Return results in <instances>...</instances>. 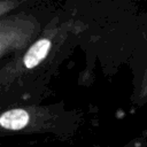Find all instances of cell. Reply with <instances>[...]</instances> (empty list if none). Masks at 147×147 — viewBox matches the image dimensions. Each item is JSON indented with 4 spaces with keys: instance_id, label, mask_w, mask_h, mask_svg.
Segmentation results:
<instances>
[{
    "instance_id": "obj_1",
    "label": "cell",
    "mask_w": 147,
    "mask_h": 147,
    "mask_svg": "<svg viewBox=\"0 0 147 147\" xmlns=\"http://www.w3.org/2000/svg\"><path fill=\"white\" fill-rule=\"evenodd\" d=\"M78 44L77 22L63 6L26 48L1 63L0 109L40 103Z\"/></svg>"
},
{
    "instance_id": "obj_2",
    "label": "cell",
    "mask_w": 147,
    "mask_h": 147,
    "mask_svg": "<svg viewBox=\"0 0 147 147\" xmlns=\"http://www.w3.org/2000/svg\"><path fill=\"white\" fill-rule=\"evenodd\" d=\"M64 8L78 26L86 68L80 76H91L99 67L111 76L127 64L133 49L140 10L131 1H68Z\"/></svg>"
},
{
    "instance_id": "obj_3",
    "label": "cell",
    "mask_w": 147,
    "mask_h": 147,
    "mask_svg": "<svg viewBox=\"0 0 147 147\" xmlns=\"http://www.w3.org/2000/svg\"><path fill=\"white\" fill-rule=\"evenodd\" d=\"M80 123V113L63 102L0 109V133L52 134L67 139L78 131Z\"/></svg>"
},
{
    "instance_id": "obj_4",
    "label": "cell",
    "mask_w": 147,
    "mask_h": 147,
    "mask_svg": "<svg viewBox=\"0 0 147 147\" xmlns=\"http://www.w3.org/2000/svg\"><path fill=\"white\" fill-rule=\"evenodd\" d=\"M57 11L31 1L26 7L0 17V62L26 48Z\"/></svg>"
},
{
    "instance_id": "obj_5",
    "label": "cell",
    "mask_w": 147,
    "mask_h": 147,
    "mask_svg": "<svg viewBox=\"0 0 147 147\" xmlns=\"http://www.w3.org/2000/svg\"><path fill=\"white\" fill-rule=\"evenodd\" d=\"M132 76L131 102L139 108L147 103V10L140 11L132 53L127 61Z\"/></svg>"
},
{
    "instance_id": "obj_6",
    "label": "cell",
    "mask_w": 147,
    "mask_h": 147,
    "mask_svg": "<svg viewBox=\"0 0 147 147\" xmlns=\"http://www.w3.org/2000/svg\"><path fill=\"white\" fill-rule=\"evenodd\" d=\"M30 2L26 0H0V17L26 7Z\"/></svg>"
},
{
    "instance_id": "obj_7",
    "label": "cell",
    "mask_w": 147,
    "mask_h": 147,
    "mask_svg": "<svg viewBox=\"0 0 147 147\" xmlns=\"http://www.w3.org/2000/svg\"><path fill=\"white\" fill-rule=\"evenodd\" d=\"M147 145V133H142L141 136L133 138L129 142L124 144L121 147H146Z\"/></svg>"
}]
</instances>
